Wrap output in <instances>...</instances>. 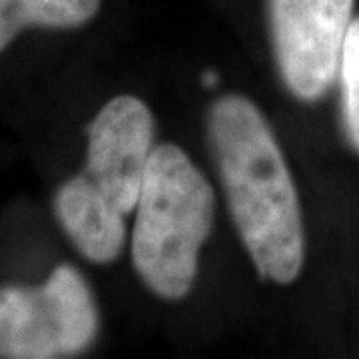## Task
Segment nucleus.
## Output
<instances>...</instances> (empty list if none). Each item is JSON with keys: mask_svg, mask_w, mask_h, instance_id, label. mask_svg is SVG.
Here are the masks:
<instances>
[{"mask_svg": "<svg viewBox=\"0 0 359 359\" xmlns=\"http://www.w3.org/2000/svg\"><path fill=\"white\" fill-rule=\"evenodd\" d=\"M208 136L219 178L257 273L287 285L306 257V231L294 178L256 104L228 94L208 112Z\"/></svg>", "mask_w": 359, "mask_h": 359, "instance_id": "obj_1", "label": "nucleus"}, {"mask_svg": "<svg viewBox=\"0 0 359 359\" xmlns=\"http://www.w3.org/2000/svg\"><path fill=\"white\" fill-rule=\"evenodd\" d=\"M132 231V262L156 295L190 294L200 250L210 236L216 196L205 176L174 144L156 146L144 172Z\"/></svg>", "mask_w": 359, "mask_h": 359, "instance_id": "obj_2", "label": "nucleus"}, {"mask_svg": "<svg viewBox=\"0 0 359 359\" xmlns=\"http://www.w3.org/2000/svg\"><path fill=\"white\" fill-rule=\"evenodd\" d=\"M98 321L88 282L70 264L40 285H2L0 358H74L94 344Z\"/></svg>", "mask_w": 359, "mask_h": 359, "instance_id": "obj_3", "label": "nucleus"}, {"mask_svg": "<svg viewBox=\"0 0 359 359\" xmlns=\"http://www.w3.org/2000/svg\"><path fill=\"white\" fill-rule=\"evenodd\" d=\"M355 0H269L273 52L295 98L316 102L334 86Z\"/></svg>", "mask_w": 359, "mask_h": 359, "instance_id": "obj_4", "label": "nucleus"}, {"mask_svg": "<svg viewBox=\"0 0 359 359\" xmlns=\"http://www.w3.org/2000/svg\"><path fill=\"white\" fill-rule=\"evenodd\" d=\"M154 148L150 108L136 96H116L90 122L88 154L82 174L118 210L130 214L136 208Z\"/></svg>", "mask_w": 359, "mask_h": 359, "instance_id": "obj_5", "label": "nucleus"}, {"mask_svg": "<svg viewBox=\"0 0 359 359\" xmlns=\"http://www.w3.org/2000/svg\"><path fill=\"white\" fill-rule=\"evenodd\" d=\"M54 214L60 228L86 259L110 264L120 256L126 240V214L84 174L60 186L54 198Z\"/></svg>", "mask_w": 359, "mask_h": 359, "instance_id": "obj_6", "label": "nucleus"}, {"mask_svg": "<svg viewBox=\"0 0 359 359\" xmlns=\"http://www.w3.org/2000/svg\"><path fill=\"white\" fill-rule=\"evenodd\" d=\"M100 6L102 0H0V52L26 28H78Z\"/></svg>", "mask_w": 359, "mask_h": 359, "instance_id": "obj_7", "label": "nucleus"}, {"mask_svg": "<svg viewBox=\"0 0 359 359\" xmlns=\"http://www.w3.org/2000/svg\"><path fill=\"white\" fill-rule=\"evenodd\" d=\"M337 80L341 88V112L347 138L359 152V16L351 20L347 30Z\"/></svg>", "mask_w": 359, "mask_h": 359, "instance_id": "obj_8", "label": "nucleus"}, {"mask_svg": "<svg viewBox=\"0 0 359 359\" xmlns=\"http://www.w3.org/2000/svg\"><path fill=\"white\" fill-rule=\"evenodd\" d=\"M202 82H204V86L212 88V86H216V84H218V74H214V72H205L204 76H202Z\"/></svg>", "mask_w": 359, "mask_h": 359, "instance_id": "obj_9", "label": "nucleus"}]
</instances>
